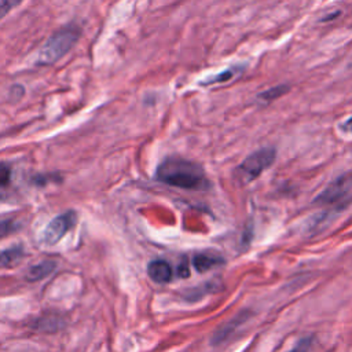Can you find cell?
Returning <instances> with one entry per match:
<instances>
[{
    "instance_id": "obj_10",
    "label": "cell",
    "mask_w": 352,
    "mask_h": 352,
    "mask_svg": "<svg viewBox=\"0 0 352 352\" xmlns=\"http://www.w3.org/2000/svg\"><path fill=\"white\" fill-rule=\"evenodd\" d=\"M289 91H290V87L287 84H280V85H275V87H271V88L260 92L257 95V98H258V100H263V102H272V100L283 96Z\"/></svg>"
},
{
    "instance_id": "obj_14",
    "label": "cell",
    "mask_w": 352,
    "mask_h": 352,
    "mask_svg": "<svg viewBox=\"0 0 352 352\" xmlns=\"http://www.w3.org/2000/svg\"><path fill=\"white\" fill-rule=\"evenodd\" d=\"M311 344H312V337H304L289 352H309Z\"/></svg>"
},
{
    "instance_id": "obj_1",
    "label": "cell",
    "mask_w": 352,
    "mask_h": 352,
    "mask_svg": "<svg viewBox=\"0 0 352 352\" xmlns=\"http://www.w3.org/2000/svg\"><path fill=\"white\" fill-rule=\"evenodd\" d=\"M155 176L161 183L184 190L204 191L210 186L209 179L199 164L180 157H166L157 166Z\"/></svg>"
},
{
    "instance_id": "obj_9",
    "label": "cell",
    "mask_w": 352,
    "mask_h": 352,
    "mask_svg": "<svg viewBox=\"0 0 352 352\" xmlns=\"http://www.w3.org/2000/svg\"><path fill=\"white\" fill-rule=\"evenodd\" d=\"M23 256L22 246H14L4 250H0V268L15 265Z\"/></svg>"
},
{
    "instance_id": "obj_18",
    "label": "cell",
    "mask_w": 352,
    "mask_h": 352,
    "mask_svg": "<svg viewBox=\"0 0 352 352\" xmlns=\"http://www.w3.org/2000/svg\"><path fill=\"white\" fill-rule=\"evenodd\" d=\"M188 267H187V264H186V261H183V267H182V264L179 265V270H177V275L179 276H188Z\"/></svg>"
},
{
    "instance_id": "obj_3",
    "label": "cell",
    "mask_w": 352,
    "mask_h": 352,
    "mask_svg": "<svg viewBox=\"0 0 352 352\" xmlns=\"http://www.w3.org/2000/svg\"><path fill=\"white\" fill-rule=\"evenodd\" d=\"M276 157L274 147H263L248 155L236 168V175L243 183H250L257 179L267 168H270Z\"/></svg>"
},
{
    "instance_id": "obj_13",
    "label": "cell",
    "mask_w": 352,
    "mask_h": 352,
    "mask_svg": "<svg viewBox=\"0 0 352 352\" xmlns=\"http://www.w3.org/2000/svg\"><path fill=\"white\" fill-rule=\"evenodd\" d=\"M23 0H0V19L4 18L11 10L18 7Z\"/></svg>"
},
{
    "instance_id": "obj_15",
    "label": "cell",
    "mask_w": 352,
    "mask_h": 352,
    "mask_svg": "<svg viewBox=\"0 0 352 352\" xmlns=\"http://www.w3.org/2000/svg\"><path fill=\"white\" fill-rule=\"evenodd\" d=\"M10 179H11V168L1 162L0 164V187H4L10 183Z\"/></svg>"
},
{
    "instance_id": "obj_8",
    "label": "cell",
    "mask_w": 352,
    "mask_h": 352,
    "mask_svg": "<svg viewBox=\"0 0 352 352\" xmlns=\"http://www.w3.org/2000/svg\"><path fill=\"white\" fill-rule=\"evenodd\" d=\"M55 268V263L51 261V260H45V261H41L33 267L29 268V271L26 272V279L28 280H40L43 279L44 276L50 275Z\"/></svg>"
},
{
    "instance_id": "obj_17",
    "label": "cell",
    "mask_w": 352,
    "mask_h": 352,
    "mask_svg": "<svg viewBox=\"0 0 352 352\" xmlns=\"http://www.w3.org/2000/svg\"><path fill=\"white\" fill-rule=\"evenodd\" d=\"M340 128L344 131V132H348V133H352V116L349 118H346L341 125Z\"/></svg>"
},
{
    "instance_id": "obj_6",
    "label": "cell",
    "mask_w": 352,
    "mask_h": 352,
    "mask_svg": "<svg viewBox=\"0 0 352 352\" xmlns=\"http://www.w3.org/2000/svg\"><path fill=\"white\" fill-rule=\"evenodd\" d=\"M147 274L155 283H168L172 279V268L165 260H153L147 265Z\"/></svg>"
},
{
    "instance_id": "obj_5",
    "label": "cell",
    "mask_w": 352,
    "mask_h": 352,
    "mask_svg": "<svg viewBox=\"0 0 352 352\" xmlns=\"http://www.w3.org/2000/svg\"><path fill=\"white\" fill-rule=\"evenodd\" d=\"M74 221H76V216L73 212H66L54 217L44 228L41 241L45 245L58 243L65 236V234L73 227Z\"/></svg>"
},
{
    "instance_id": "obj_7",
    "label": "cell",
    "mask_w": 352,
    "mask_h": 352,
    "mask_svg": "<svg viewBox=\"0 0 352 352\" xmlns=\"http://www.w3.org/2000/svg\"><path fill=\"white\" fill-rule=\"evenodd\" d=\"M223 263L224 260L220 256L209 253H198L192 257V265L198 272H206Z\"/></svg>"
},
{
    "instance_id": "obj_11",
    "label": "cell",
    "mask_w": 352,
    "mask_h": 352,
    "mask_svg": "<svg viewBox=\"0 0 352 352\" xmlns=\"http://www.w3.org/2000/svg\"><path fill=\"white\" fill-rule=\"evenodd\" d=\"M242 72V67L239 66H234V67H228L227 70L216 74L214 77H212L210 80H206L204 82H201L202 85L208 87V85H213V84H221V82H226V81H230L232 80L235 76H238L239 73Z\"/></svg>"
},
{
    "instance_id": "obj_4",
    "label": "cell",
    "mask_w": 352,
    "mask_h": 352,
    "mask_svg": "<svg viewBox=\"0 0 352 352\" xmlns=\"http://www.w3.org/2000/svg\"><path fill=\"white\" fill-rule=\"evenodd\" d=\"M352 201V176L344 175L330 183L315 199L323 205H345Z\"/></svg>"
},
{
    "instance_id": "obj_12",
    "label": "cell",
    "mask_w": 352,
    "mask_h": 352,
    "mask_svg": "<svg viewBox=\"0 0 352 352\" xmlns=\"http://www.w3.org/2000/svg\"><path fill=\"white\" fill-rule=\"evenodd\" d=\"M243 318H245V316L239 315L238 318H235V319H232L231 322L226 323V326L220 327V329L216 331V334H213V342H220V341H223V340L227 337V334H230V331H232V330L235 329V326H238V323H242V322H243Z\"/></svg>"
},
{
    "instance_id": "obj_2",
    "label": "cell",
    "mask_w": 352,
    "mask_h": 352,
    "mask_svg": "<svg viewBox=\"0 0 352 352\" xmlns=\"http://www.w3.org/2000/svg\"><path fill=\"white\" fill-rule=\"evenodd\" d=\"M81 30L77 25H67L56 30L41 47L37 56L38 65H52L63 58L80 40Z\"/></svg>"
},
{
    "instance_id": "obj_16",
    "label": "cell",
    "mask_w": 352,
    "mask_h": 352,
    "mask_svg": "<svg viewBox=\"0 0 352 352\" xmlns=\"http://www.w3.org/2000/svg\"><path fill=\"white\" fill-rule=\"evenodd\" d=\"M14 223L11 220H6V221H0V235H6L11 231L15 230V227H12Z\"/></svg>"
}]
</instances>
